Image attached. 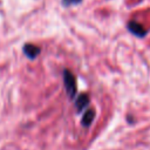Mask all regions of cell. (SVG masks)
<instances>
[{"label":"cell","mask_w":150,"mask_h":150,"mask_svg":"<svg viewBox=\"0 0 150 150\" xmlns=\"http://www.w3.org/2000/svg\"><path fill=\"white\" fill-rule=\"evenodd\" d=\"M23 53L25 55L28 57V59H35L39 54H40V48L35 45H32V43H26L23 46Z\"/></svg>","instance_id":"3957f363"},{"label":"cell","mask_w":150,"mask_h":150,"mask_svg":"<svg viewBox=\"0 0 150 150\" xmlns=\"http://www.w3.org/2000/svg\"><path fill=\"white\" fill-rule=\"evenodd\" d=\"M76 108H77V110L79 111H81L83 108H86L88 104H89V97H88V95H86V94H81L77 98H76Z\"/></svg>","instance_id":"5b68a950"},{"label":"cell","mask_w":150,"mask_h":150,"mask_svg":"<svg viewBox=\"0 0 150 150\" xmlns=\"http://www.w3.org/2000/svg\"><path fill=\"white\" fill-rule=\"evenodd\" d=\"M82 0H62V4L64 6H73V5H77Z\"/></svg>","instance_id":"8992f818"},{"label":"cell","mask_w":150,"mask_h":150,"mask_svg":"<svg viewBox=\"0 0 150 150\" xmlns=\"http://www.w3.org/2000/svg\"><path fill=\"white\" fill-rule=\"evenodd\" d=\"M63 80H64V87L67 90V94L70 98H74L76 95V80L73 73H70L68 69L63 71Z\"/></svg>","instance_id":"6da1fadb"},{"label":"cell","mask_w":150,"mask_h":150,"mask_svg":"<svg viewBox=\"0 0 150 150\" xmlns=\"http://www.w3.org/2000/svg\"><path fill=\"white\" fill-rule=\"evenodd\" d=\"M128 29L130 30V33H132L134 35H136L138 38H143L146 34V30L142 27V25L138 23V22H136V21H129Z\"/></svg>","instance_id":"7a4b0ae2"},{"label":"cell","mask_w":150,"mask_h":150,"mask_svg":"<svg viewBox=\"0 0 150 150\" xmlns=\"http://www.w3.org/2000/svg\"><path fill=\"white\" fill-rule=\"evenodd\" d=\"M94 117H95V110L94 109H88L86 111V114L83 115V118H82V125L83 127H89L93 121H94Z\"/></svg>","instance_id":"277c9868"}]
</instances>
